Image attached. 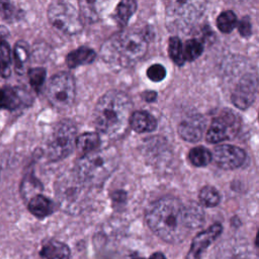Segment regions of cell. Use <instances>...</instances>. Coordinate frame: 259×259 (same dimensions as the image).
<instances>
[{"label": "cell", "mask_w": 259, "mask_h": 259, "mask_svg": "<svg viewBox=\"0 0 259 259\" xmlns=\"http://www.w3.org/2000/svg\"><path fill=\"white\" fill-rule=\"evenodd\" d=\"M151 230L168 243H180L203 223V212L196 204H184L175 197L157 200L148 210Z\"/></svg>", "instance_id": "obj_1"}, {"label": "cell", "mask_w": 259, "mask_h": 259, "mask_svg": "<svg viewBox=\"0 0 259 259\" xmlns=\"http://www.w3.org/2000/svg\"><path fill=\"white\" fill-rule=\"evenodd\" d=\"M132 108V101L124 92L117 90L106 92L99 98L94 108L95 127L109 138L121 137L128 125Z\"/></svg>", "instance_id": "obj_2"}, {"label": "cell", "mask_w": 259, "mask_h": 259, "mask_svg": "<svg viewBox=\"0 0 259 259\" xmlns=\"http://www.w3.org/2000/svg\"><path fill=\"white\" fill-rule=\"evenodd\" d=\"M146 36L138 31L125 30L107 39L100 51L104 62L121 67H132L146 54Z\"/></svg>", "instance_id": "obj_3"}, {"label": "cell", "mask_w": 259, "mask_h": 259, "mask_svg": "<svg viewBox=\"0 0 259 259\" xmlns=\"http://www.w3.org/2000/svg\"><path fill=\"white\" fill-rule=\"evenodd\" d=\"M118 161V153L112 147L95 150L79 159L76 173L86 185H98L115 170Z\"/></svg>", "instance_id": "obj_4"}, {"label": "cell", "mask_w": 259, "mask_h": 259, "mask_svg": "<svg viewBox=\"0 0 259 259\" xmlns=\"http://www.w3.org/2000/svg\"><path fill=\"white\" fill-rule=\"evenodd\" d=\"M206 0H168L166 24L174 32L188 31L201 17Z\"/></svg>", "instance_id": "obj_5"}, {"label": "cell", "mask_w": 259, "mask_h": 259, "mask_svg": "<svg viewBox=\"0 0 259 259\" xmlns=\"http://www.w3.org/2000/svg\"><path fill=\"white\" fill-rule=\"evenodd\" d=\"M86 185L76 171L63 175L57 185L56 192L62 208L70 213H78L82 210L86 200Z\"/></svg>", "instance_id": "obj_6"}, {"label": "cell", "mask_w": 259, "mask_h": 259, "mask_svg": "<svg viewBox=\"0 0 259 259\" xmlns=\"http://www.w3.org/2000/svg\"><path fill=\"white\" fill-rule=\"evenodd\" d=\"M76 143V126L69 120L60 121L54 128L47 146L48 158L57 161L67 157Z\"/></svg>", "instance_id": "obj_7"}, {"label": "cell", "mask_w": 259, "mask_h": 259, "mask_svg": "<svg viewBox=\"0 0 259 259\" xmlns=\"http://www.w3.org/2000/svg\"><path fill=\"white\" fill-rule=\"evenodd\" d=\"M47 96L50 103L58 109L70 108L75 100L76 86L71 74L61 72L54 75L47 88Z\"/></svg>", "instance_id": "obj_8"}, {"label": "cell", "mask_w": 259, "mask_h": 259, "mask_svg": "<svg viewBox=\"0 0 259 259\" xmlns=\"http://www.w3.org/2000/svg\"><path fill=\"white\" fill-rule=\"evenodd\" d=\"M48 18L54 27L67 34H76L82 30L80 14L69 3L53 2L48 9Z\"/></svg>", "instance_id": "obj_9"}, {"label": "cell", "mask_w": 259, "mask_h": 259, "mask_svg": "<svg viewBox=\"0 0 259 259\" xmlns=\"http://www.w3.org/2000/svg\"><path fill=\"white\" fill-rule=\"evenodd\" d=\"M239 128V118L237 114L226 110L222 115L212 119L210 126L206 132L205 139L208 143H219L227 140L230 133H235Z\"/></svg>", "instance_id": "obj_10"}, {"label": "cell", "mask_w": 259, "mask_h": 259, "mask_svg": "<svg viewBox=\"0 0 259 259\" xmlns=\"http://www.w3.org/2000/svg\"><path fill=\"white\" fill-rule=\"evenodd\" d=\"M257 93V78L247 74L241 78L235 87L231 99L233 104L240 109H247L255 100Z\"/></svg>", "instance_id": "obj_11"}, {"label": "cell", "mask_w": 259, "mask_h": 259, "mask_svg": "<svg viewBox=\"0 0 259 259\" xmlns=\"http://www.w3.org/2000/svg\"><path fill=\"white\" fill-rule=\"evenodd\" d=\"M214 162L223 169L231 170L240 167L245 159L246 154L244 150L233 145H220L214 148L213 155Z\"/></svg>", "instance_id": "obj_12"}, {"label": "cell", "mask_w": 259, "mask_h": 259, "mask_svg": "<svg viewBox=\"0 0 259 259\" xmlns=\"http://www.w3.org/2000/svg\"><path fill=\"white\" fill-rule=\"evenodd\" d=\"M222 233V226L213 224L205 231L199 233L192 241L186 259H200V254L219 237Z\"/></svg>", "instance_id": "obj_13"}, {"label": "cell", "mask_w": 259, "mask_h": 259, "mask_svg": "<svg viewBox=\"0 0 259 259\" xmlns=\"http://www.w3.org/2000/svg\"><path fill=\"white\" fill-rule=\"evenodd\" d=\"M204 125V118L199 114H193L186 117L179 123L178 134L183 140L187 142H197L202 137Z\"/></svg>", "instance_id": "obj_14"}, {"label": "cell", "mask_w": 259, "mask_h": 259, "mask_svg": "<svg viewBox=\"0 0 259 259\" xmlns=\"http://www.w3.org/2000/svg\"><path fill=\"white\" fill-rule=\"evenodd\" d=\"M31 102L29 94L21 88L4 87L0 88V108L15 109Z\"/></svg>", "instance_id": "obj_15"}, {"label": "cell", "mask_w": 259, "mask_h": 259, "mask_svg": "<svg viewBox=\"0 0 259 259\" xmlns=\"http://www.w3.org/2000/svg\"><path fill=\"white\" fill-rule=\"evenodd\" d=\"M224 249L220 251L218 259H257L252 247L245 242H225Z\"/></svg>", "instance_id": "obj_16"}, {"label": "cell", "mask_w": 259, "mask_h": 259, "mask_svg": "<svg viewBox=\"0 0 259 259\" xmlns=\"http://www.w3.org/2000/svg\"><path fill=\"white\" fill-rule=\"evenodd\" d=\"M106 0H78L81 19L94 22L99 19L105 8Z\"/></svg>", "instance_id": "obj_17"}, {"label": "cell", "mask_w": 259, "mask_h": 259, "mask_svg": "<svg viewBox=\"0 0 259 259\" xmlns=\"http://www.w3.org/2000/svg\"><path fill=\"white\" fill-rule=\"evenodd\" d=\"M128 124L137 133H149L156 130L157 120L146 111H135L130 117Z\"/></svg>", "instance_id": "obj_18"}, {"label": "cell", "mask_w": 259, "mask_h": 259, "mask_svg": "<svg viewBox=\"0 0 259 259\" xmlns=\"http://www.w3.org/2000/svg\"><path fill=\"white\" fill-rule=\"evenodd\" d=\"M96 58L95 52L88 47H81L72 51L67 56V64L70 68H76L81 65L92 63Z\"/></svg>", "instance_id": "obj_19"}, {"label": "cell", "mask_w": 259, "mask_h": 259, "mask_svg": "<svg viewBox=\"0 0 259 259\" xmlns=\"http://www.w3.org/2000/svg\"><path fill=\"white\" fill-rule=\"evenodd\" d=\"M28 208L37 218H45L53 212V202L41 194H37L29 199Z\"/></svg>", "instance_id": "obj_20"}, {"label": "cell", "mask_w": 259, "mask_h": 259, "mask_svg": "<svg viewBox=\"0 0 259 259\" xmlns=\"http://www.w3.org/2000/svg\"><path fill=\"white\" fill-rule=\"evenodd\" d=\"M40 255L45 259H69L70 250L64 243L52 241L42 247Z\"/></svg>", "instance_id": "obj_21"}, {"label": "cell", "mask_w": 259, "mask_h": 259, "mask_svg": "<svg viewBox=\"0 0 259 259\" xmlns=\"http://www.w3.org/2000/svg\"><path fill=\"white\" fill-rule=\"evenodd\" d=\"M100 144V138L96 133H85L76 138V147L83 155L97 150Z\"/></svg>", "instance_id": "obj_22"}, {"label": "cell", "mask_w": 259, "mask_h": 259, "mask_svg": "<svg viewBox=\"0 0 259 259\" xmlns=\"http://www.w3.org/2000/svg\"><path fill=\"white\" fill-rule=\"evenodd\" d=\"M137 9V2L136 0H120L116 9L114 18L120 26L126 25L127 21L135 13Z\"/></svg>", "instance_id": "obj_23"}, {"label": "cell", "mask_w": 259, "mask_h": 259, "mask_svg": "<svg viewBox=\"0 0 259 259\" xmlns=\"http://www.w3.org/2000/svg\"><path fill=\"white\" fill-rule=\"evenodd\" d=\"M28 46L26 42L20 40L15 44L14 47V61L15 69L17 73L22 74L24 72V67L28 60Z\"/></svg>", "instance_id": "obj_24"}, {"label": "cell", "mask_w": 259, "mask_h": 259, "mask_svg": "<svg viewBox=\"0 0 259 259\" xmlns=\"http://www.w3.org/2000/svg\"><path fill=\"white\" fill-rule=\"evenodd\" d=\"M11 67V49L8 42L0 38V74L3 78L10 75Z\"/></svg>", "instance_id": "obj_25"}, {"label": "cell", "mask_w": 259, "mask_h": 259, "mask_svg": "<svg viewBox=\"0 0 259 259\" xmlns=\"http://www.w3.org/2000/svg\"><path fill=\"white\" fill-rule=\"evenodd\" d=\"M21 193L25 198H31L35 195H37L41 189V183L33 176V175H27L22 183H21Z\"/></svg>", "instance_id": "obj_26"}, {"label": "cell", "mask_w": 259, "mask_h": 259, "mask_svg": "<svg viewBox=\"0 0 259 259\" xmlns=\"http://www.w3.org/2000/svg\"><path fill=\"white\" fill-rule=\"evenodd\" d=\"M189 160L196 167L206 166L211 160L210 152L204 147H195L189 152Z\"/></svg>", "instance_id": "obj_27"}, {"label": "cell", "mask_w": 259, "mask_h": 259, "mask_svg": "<svg viewBox=\"0 0 259 259\" xmlns=\"http://www.w3.org/2000/svg\"><path fill=\"white\" fill-rule=\"evenodd\" d=\"M236 24H237V16L231 10L222 12L217 18V26L224 33L231 32L235 28Z\"/></svg>", "instance_id": "obj_28"}, {"label": "cell", "mask_w": 259, "mask_h": 259, "mask_svg": "<svg viewBox=\"0 0 259 259\" xmlns=\"http://www.w3.org/2000/svg\"><path fill=\"white\" fill-rule=\"evenodd\" d=\"M203 51V46L202 42L196 38H191L188 39L184 47H183V57L184 61H194L196 60Z\"/></svg>", "instance_id": "obj_29"}, {"label": "cell", "mask_w": 259, "mask_h": 259, "mask_svg": "<svg viewBox=\"0 0 259 259\" xmlns=\"http://www.w3.org/2000/svg\"><path fill=\"white\" fill-rule=\"evenodd\" d=\"M168 53H169V57L172 59V61L176 65L181 66L185 62L183 57V46L181 40L177 36H172L169 38Z\"/></svg>", "instance_id": "obj_30"}, {"label": "cell", "mask_w": 259, "mask_h": 259, "mask_svg": "<svg viewBox=\"0 0 259 259\" xmlns=\"http://www.w3.org/2000/svg\"><path fill=\"white\" fill-rule=\"evenodd\" d=\"M199 200L204 206L212 207L219 204L220 194L214 187L204 186L199 192Z\"/></svg>", "instance_id": "obj_31"}, {"label": "cell", "mask_w": 259, "mask_h": 259, "mask_svg": "<svg viewBox=\"0 0 259 259\" xmlns=\"http://www.w3.org/2000/svg\"><path fill=\"white\" fill-rule=\"evenodd\" d=\"M19 17V10L10 0H0V18L11 21Z\"/></svg>", "instance_id": "obj_32"}, {"label": "cell", "mask_w": 259, "mask_h": 259, "mask_svg": "<svg viewBox=\"0 0 259 259\" xmlns=\"http://www.w3.org/2000/svg\"><path fill=\"white\" fill-rule=\"evenodd\" d=\"M28 77L31 87L36 92H39L45 83L46 70L44 68H32L28 71Z\"/></svg>", "instance_id": "obj_33"}, {"label": "cell", "mask_w": 259, "mask_h": 259, "mask_svg": "<svg viewBox=\"0 0 259 259\" xmlns=\"http://www.w3.org/2000/svg\"><path fill=\"white\" fill-rule=\"evenodd\" d=\"M147 76L154 82H160L166 77V69L160 64H154L148 68Z\"/></svg>", "instance_id": "obj_34"}, {"label": "cell", "mask_w": 259, "mask_h": 259, "mask_svg": "<svg viewBox=\"0 0 259 259\" xmlns=\"http://www.w3.org/2000/svg\"><path fill=\"white\" fill-rule=\"evenodd\" d=\"M239 32L244 37H248L252 34V24H251V20L248 16H245L240 20Z\"/></svg>", "instance_id": "obj_35"}, {"label": "cell", "mask_w": 259, "mask_h": 259, "mask_svg": "<svg viewBox=\"0 0 259 259\" xmlns=\"http://www.w3.org/2000/svg\"><path fill=\"white\" fill-rule=\"evenodd\" d=\"M141 96H142L143 100H145L147 102H153L157 98V93L155 91H146V92H143Z\"/></svg>", "instance_id": "obj_36"}, {"label": "cell", "mask_w": 259, "mask_h": 259, "mask_svg": "<svg viewBox=\"0 0 259 259\" xmlns=\"http://www.w3.org/2000/svg\"><path fill=\"white\" fill-rule=\"evenodd\" d=\"M150 259H166V257H165L162 253L156 252V253H154V254L150 257Z\"/></svg>", "instance_id": "obj_37"}, {"label": "cell", "mask_w": 259, "mask_h": 259, "mask_svg": "<svg viewBox=\"0 0 259 259\" xmlns=\"http://www.w3.org/2000/svg\"><path fill=\"white\" fill-rule=\"evenodd\" d=\"M135 259H144V258H135Z\"/></svg>", "instance_id": "obj_38"}]
</instances>
